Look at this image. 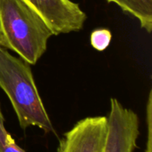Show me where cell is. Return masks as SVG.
Here are the masks:
<instances>
[{"label":"cell","mask_w":152,"mask_h":152,"mask_svg":"<svg viewBox=\"0 0 152 152\" xmlns=\"http://www.w3.org/2000/svg\"><path fill=\"white\" fill-rule=\"evenodd\" d=\"M0 152H26L19 147L4 126V118L0 103Z\"/></svg>","instance_id":"7"},{"label":"cell","mask_w":152,"mask_h":152,"mask_svg":"<svg viewBox=\"0 0 152 152\" xmlns=\"http://www.w3.org/2000/svg\"><path fill=\"white\" fill-rule=\"evenodd\" d=\"M151 91L150 92L149 98H148V102H147V107H146V120H147V128H148V139H147V147L145 152H152L151 148V112H152V102H151Z\"/></svg>","instance_id":"9"},{"label":"cell","mask_w":152,"mask_h":152,"mask_svg":"<svg viewBox=\"0 0 152 152\" xmlns=\"http://www.w3.org/2000/svg\"><path fill=\"white\" fill-rule=\"evenodd\" d=\"M0 20L9 50L36 64L53 36L49 26L24 0H0Z\"/></svg>","instance_id":"2"},{"label":"cell","mask_w":152,"mask_h":152,"mask_svg":"<svg viewBox=\"0 0 152 152\" xmlns=\"http://www.w3.org/2000/svg\"><path fill=\"white\" fill-rule=\"evenodd\" d=\"M117 4L123 12L134 16L140 21L141 27L148 33L152 30V0H107Z\"/></svg>","instance_id":"6"},{"label":"cell","mask_w":152,"mask_h":152,"mask_svg":"<svg viewBox=\"0 0 152 152\" xmlns=\"http://www.w3.org/2000/svg\"><path fill=\"white\" fill-rule=\"evenodd\" d=\"M0 87L8 96L23 130L37 126L45 133L55 134L35 84L30 65L1 46Z\"/></svg>","instance_id":"1"},{"label":"cell","mask_w":152,"mask_h":152,"mask_svg":"<svg viewBox=\"0 0 152 152\" xmlns=\"http://www.w3.org/2000/svg\"><path fill=\"white\" fill-rule=\"evenodd\" d=\"M49 26L53 36L79 31L87 18L71 0H24Z\"/></svg>","instance_id":"4"},{"label":"cell","mask_w":152,"mask_h":152,"mask_svg":"<svg viewBox=\"0 0 152 152\" xmlns=\"http://www.w3.org/2000/svg\"><path fill=\"white\" fill-rule=\"evenodd\" d=\"M111 37V32L108 28H97L91 34V45L95 50L102 52L110 45Z\"/></svg>","instance_id":"8"},{"label":"cell","mask_w":152,"mask_h":152,"mask_svg":"<svg viewBox=\"0 0 152 152\" xmlns=\"http://www.w3.org/2000/svg\"><path fill=\"white\" fill-rule=\"evenodd\" d=\"M107 132V117L86 118L64 134L57 152H103Z\"/></svg>","instance_id":"5"},{"label":"cell","mask_w":152,"mask_h":152,"mask_svg":"<svg viewBox=\"0 0 152 152\" xmlns=\"http://www.w3.org/2000/svg\"><path fill=\"white\" fill-rule=\"evenodd\" d=\"M0 46L4 48V49H8L9 50V45H8L5 35L4 33V30H3V28H2L1 20H0Z\"/></svg>","instance_id":"10"},{"label":"cell","mask_w":152,"mask_h":152,"mask_svg":"<svg viewBox=\"0 0 152 152\" xmlns=\"http://www.w3.org/2000/svg\"><path fill=\"white\" fill-rule=\"evenodd\" d=\"M108 132L103 152H134L140 134L137 114L125 108L116 98L110 100Z\"/></svg>","instance_id":"3"}]
</instances>
